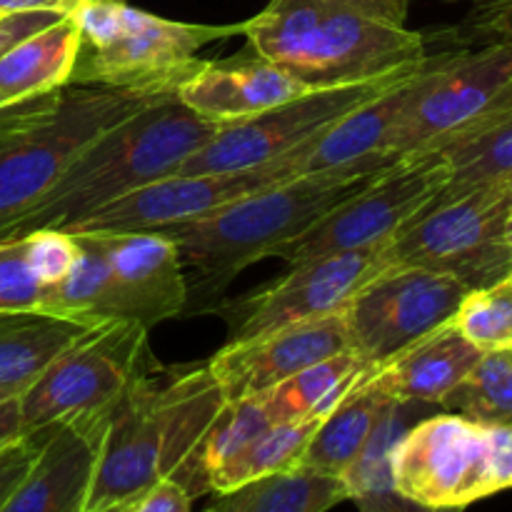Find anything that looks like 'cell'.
<instances>
[{
	"label": "cell",
	"mask_w": 512,
	"mask_h": 512,
	"mask_svg": "<svg viewBox=\"0 0 512 512\" xmlns=\"http://www.w3.org/2000/svg\"><path fill=\"white\" fill-rule=\"evenodd\" d=\"M55 95L58 93H50V95H43V98L28 100V103L13 105V108H3L0 110V128H8V125H18V123H25V120L35 118V115H40L50 103H53Z\"/></svg>",
	"instance_id": "ab89813d"
},
{
	"label": "cell",
	"mask_w": 512,
	"mask_h": 512,
	"mask_svg": "<svg viewBox=\"0 0 512 512\" xmlns=\"http://www.w3.org/2000/svg\"><path fill=\"white\" fill-rule=\"evenodd\" d=\"M398 160L393 155H368L345 168L293 175L225 205L208 218L165 228L163 233L175 240L183 263L198 270L183 313L215 310L228 285L248 265L270 258L275 248L303 235Z\"/></svg>",
	"instance_id": "7a4b0ae2"
},
{
	"label": "cell",
	"mask_w": 512,
	"mask_h": 512,
	"mask_svg": "<svg viewBox=\"0 0 512 512\" xmlns=\"http://www.w3.org/2000/svg\"><path fill=\"white\" fill-rule=\"evenodd\" d=\"M505 243H508L510 255H512V205L508 210V223H505Z\"/></svg>",
	"instance_id": "b9f144b4"
},
{
	"label": "cell",
	"mask_w": 512,
	"mask_h": 512,
	"mask_svg": "<svg viewBox=\"0 0 512 512\" xmlns=\"http://www.w3.org/2000/svg\"><path fill=\"white\" fill-rule=\"evenodd\" d=\"M388 250L390 240L293 265L285 278L268 283L240 300L218 303L213 313L228 323V343H240L303 320L343 313L345 305L375 275L390 268Z\"/></svg>",
	"instance_id": "5bb4252c"
},
{
	"label": "cell",
	"mask_w": 512,
	"mask_h": 512,
	"mask_svg": "<svg viewBox=\"0 0 512 512\" xmlns=\"http://www.w3.org/2000/svg\"><path fill=\"white\" fill-rule=\"evenodd\" d=\"M480 358L483 350L470 343L450 320L400 350L388 363L378 365L373 378L395 403L440 405Z\"/></svg>",
	"instance_id": "ffe728a7"
},
{
	"label": "cell",
	"mask_w": 512,
	"mask_h": 512,
	"mask_svg": "<svg viewBox=\"0 0 512 512\" xmlns=\"http://www.w3.org/2000/svg\"><path fill=\"white\" fill-rule=\"evenodd\" d=\"M108 415L110 410L55 423L38 460L0 512H85Z\"/></svg>",
	"instance_id": "e0dca14e"
},
{
	"label": "cell",
	"mask_w": 512,
	"mask_h": 512,
	"mask_svg": "<svg viewBox=\"0 0 512 512\" xmlns=\"http://www.w3.org/2000/svg\"><path fill=\"white\" fill-rule=\"evenodd\" d=\"M375 373V370H373ZM373 373L365 375L333 410L323 418L315 435L305 448L298 468L315 473L345 478L350 468L360 460L368 448L375 428L383 420L385 410L395 403L390 395L380 390Z\"/></svg>",
	"instance_id": "603a6c76"
},
{
	"label": "cell",
	"mask_w": 512,
	"mask_h": 512,
	"mask_svg": "<svg viewBox=\"0 0 512 512\" xmlns=\"http://www.w3.org/2000/svg\"><path fill=\"white\" fill-rule=\"evenodd\" d=\"M410 0H270L243 23L248 48L310 90L370 83L428 58Z\"/></svg>",
	"instance_id": "6da1fadb"
},
{
	"label": "cell",
	"mask_w": 512,
	"mask_h": 512,
	"mask_svg": "<svg viewBox=\"0 0 512 512\" xmlns=\"http://www.w3.org/2000/svg\"><path fill=\"white\" fill-rule=\"evenodd\" d=\"M150 363L145 325H95L20 393L23 435L80 415L108 413Z\"/></svg>",
	"instance_id": "30bf717a"
},
{
	"label": "cell",
	"mask_w": 512,
	"mask_h": 512,
	"mask_svg": "<svg viewBox=\"0 0 512 512\" xmlns=\"http://www.w3.org/2000/svg\"><path fill=\"white\" fill-rule=\"evenodd\" d=\"M470 288L415 265H390L343 308L350 350L373 368L450 323Z\"/></svg>",
	"instance_id": "4fadbf2b"
},
{
	"label": "cell",
	"mask_w": 512,
	"mask_h": 512,
	"mask_svg": "<svg viewBox=\"0 0 512 512\" xmlns=\"http://www.w3.org/2000/svg\"><path fill=\"white\" fill-rule=\"evenodd\" d=\"M350 500L343 478L308 468L285 470L250 480L230 493L218 495L215 512H328Z\"/></svg>",
	"instance_id": "4316f807"
},
{
	"label": "cell",
	"mask_w": 512,
	"mask_h": 512,
	"mask_svg": "<svg viewBox=\"0 0 512 512\" xmlns=\"http://www.w3.org/2000/svg\"><path fill=\"white\" fill-rule=\"evenodd\" d=\"M98 248L115 280L133 303L145 328L175 318L188 303L183 258L163 230H128V233H83Z\"/></svg>",
	"instance_id": "d6986e66"
},
{
	"label": "cell",
	"mask_w": 512,
	"mask_h": 512,
	"mask_svg": "<svg viewBox=\"0 0 512 512\" xmlns=\"http://www.w3.org/2000/svg\"><path fill=\"white\" fill-rule=\"evenodd\" d=\"M225 405L208 363H150L110 408L85 512L135 503L173 478Z\"/></svg>",
	"instance_id": "3957f363"
},
{
	"label": "cell",
	"mask_w": 512,
	"mask_h": 512,
	"mask_svg": "<svg viewBox=\"0 0 512 512\" xmlns=\"http://www.w3.org/2000/svg\"><path fill=\"white\" fill-rule=\"evenodd\" d=\"M440 408L478 425L512 428V348L483 353L475 368L440 400Z\"/></svg>",
	"instance_id": "4dcf8cb0"
},
{
	"label": "cell",
	"mask_w": 512,
	"mask_h": 512,
	"mask_svg": "<svg viewBox=\"0 0 512 512\" xmlns=\"http://www.w3.org/2000/svg\"><path fill=\"white\" fill-rule=\"evenodd\" d=\"M445 183L448 165L438 150L400 158L358 195L310 225L303 235L275 248L273 255L290 265H300L323 255L388 243L433 203Z\"/></svg>",
	"instance_id": "8fae6325"
},
{
	"label": "cell",
	"mask_w": 512,
	"mask_h": 512,
	"mask_svg": "<svg viewBox=\"0 0 512 512\" xmlns=\"http://www.w3.org/2000/svg\"><path fill=\"white\" fill-rule=\"evenodd\" d=\"M15 395H18V393H13V390L0 388V403H3V400H8V398H15Z\"/></svg>",
	"instance_id": "ee69618b"
},
{
	"label": "cell",
	"mask_w": 512,
	"mask_h": 512,
	"mask_svg": "<svg viewBox=\"0 0 512 512\" xmlns=\"http://www.w3.org/2000/svg\"><path fill=\"white\" fill-rule=\"evenodd\" d=\"M310 93L255 50L230 60H200L198 68L175 88V98L200 118L218 125L238 123L280 103Z\"/></svg>",
	"instance_id": "ac0fdd59"
},
{
	"label": "cell",
	"mask_w": 512,
	"mask_h": 512,
	"mask_svg": "<svg viewBox=\"0 0 512 512\" xmlns=\"http://www.w3.org/2000/svg\"><path fill=\"white\" fill-rule=\"evenodd\" d=\"M453 325L483 353L512 348V275L490 288L470 290Z\"/></svg>",
	"instance_id": "1f68e13d"
},
{
	"label": "cell",
	"mask_w": 512,
	"mask_h": 512,
	"mask_svg": "<svg viewBox=\"0 0 512 512\" xmlns=\"http://www.w3.org/2000/svg\"><path fill=\"white\" fill-rule=\"evenodd\" d=\"M70 15L80 30V53L70 83L143 93H175L200 65V50L243 33V23H180L120 0H85Z\"/></svg>",
	"instance_id": "5b68a950"
},
{
	"label": "cell",
	"mask_w": 512,
	"mask_h": 512,
	"mask_svg": "<svg viewBox=\"0 0 512 512\" xmlns=\"http://www.w3.org/2000/svg\"><path fill=\"white\" fill-rule=\"evenodd\" d=\"M512 178L488 180L453 195H435L390 240V265H415L458 278L470 290L490 288L512 275L505 223Z\"/></svg>",
	"instance_id": "ba28073f"
},
{
	"label": "cell",
	"mask_w": 512,
	"mask_h": 512,
	"mask_svg": "<svg viewBox=\"0 0 512 512\" xmlns=\"http://www.w3.org/2000/svg\"><path fill=\"white\" fill-rule=\"evenodd\" d=\"M53 425L43 430H35V433L20 435L18 440L8 443L5 448H0V510L8 503L10 495L15 493L23 478L28 475V470L33 468V463L38 460L40 450H43L45 440Z\"/></svg>",
	"instance_id": "e575fe53"
},
{
	"label": "cell",
	"mask_w": 512,
	"mask_h": 512,
	"mask_svg": "<svg viewBox=\"0 0 512 512\" xmlns=\"http://www.w3.org/2000/svg\"><path fill=\"white\" fill-rule=\"evenodd\" d=\"M80 53V30L73 15L28 35L0 55V110L70 85Z\"/></svg>",
	"instance_id": "7402d4cb"
},
{
	"label": "cell",
	"mask_w": 512,
	"mask_h": 512,
	"mask_svg": "<svg viewBox=\"0 0 512 512\" xmlns=\"http://www.w3.org/2000/svg\"><path fill=\"white\" fill-rule=\"evenodd\" d=\"M313 143V140H310ZM308 143V145H310ZM308 145L280 155L273 163L238 173H198L168 175L143 185L105 205L98 213L73 228L70 233H128V230H165L173 225L193 223L218 213L225 205L253 195L268 185L298 175V165Z\"/></svg>",
	"instance_id": "9a60e30c"
},
{
	"label": "cell",
	"mask_w": 512,
	"mask_h": 512,
	"mask_svg": "<svg viewBox=\"0 0 512 512\" xmlns=\"http://www.w3.org/2000/svg\"><path fill=\"white\" fill-rule=\"evenodd\" d=\"M93 328L43 310L0 313V388L20 395L65 348Z\"/></svg>",
	"instance_id": "cb8c5ba5"
},
{
	"label": "cell",
	"mask_w": 512,
	"mask_h": 512,
	"mask_svg": "<svg viewBox=\"0 0 512 512\" xmlns=\"http://www.w3.org/2000/svg\"><path fill=\"white\" fill-rule=\"evenodd\" d=\"M410 70L388 75V78L370 80V83L310 90V93L275 105V108L253 115V118L220 125L218 133L203 148L195 150L175 175L238 173V170L273 163L280 155L293 153V150L308 145L323 130H328L335 120L348 115L350 110L363 105L373 95L383 93L388 85H393L395 80L403 78Z\"/></svg>",
	"instance_id": "7c38bea8"
},
{
	"label": "cell",
	"mask_w": 512,
	"mask_h": 512,
	"mask_svg": "<svg viewBox=\"0 0 512 512\" xmlns=\"http://www.w3.org/2000/svg\"><path fill=\"white\" fill-rule=\"evenodd\" d=\"M73 235L80 245L78 260L58 285L48 288L40 310L88 325L140 323L133 303L98 248L83 233Z\"/></svg>",
	"instance_id": "d4e9b609"
},
{
	"label": "cell",
	"mask_w": 512,
	"mask_h": 512,
	"mask_svg": "<svg viewBox=\"0 0 512 512\" xmlns=\"http://www.w3.org/2000/svg\"><path fill=\"white\" fill-rule=\"evenodd\" d=\"M205 512H215V510H205Z\"/></svg>",
	"instance_id": "c3c4849f"
},
{
	"label": "cell",
	"mask_w": 512,
	"mask_h": 512,
	"mask_svg": "<svg viewBox=\"0 0 512 512\" xmlns=\"http://www.w3.org/2000/svg\"><path fill=\"white\" fill-rule=\"evenodd\" d=\"M512 103V40L428 55L388 153L395 158L443 148Z\"/></svg>",
	"instance_id": "9c48e42d"
},
{
	"label": "cell",
	"mask_w": 512,
	"mask_h": 512,
	"mask_svg": "<svg viewBox=\"0 0 512 512\" xmlns=\"http://www.w3.org/2000/svg\"><path fill=\"white\" fill-rule=\"evenodd\" d=\"M350 348L343 313L268 330L240 343H225L208 368L225 400L258 398L300 370Z\"/></svg>",
	"instance_id": "2e32d148"
},
{
	"label": "cell",
	"mask_w": 512,
	"mask_h": 512,
	"mask_svg": "<svg viewBox=\"0 0 512 512\" xmlns=\"http://www.w3.org/2000/svg\"><path fill=\"white\" fill-rule=\"evenodd\" d=\"M190 495L175 480L165 478L155 483L153 488L145 490L133 503L130 512H190Z\"/></svg>",
	"instance_id": "8d00e7d4"
},
{
	"label": "cell",
	"mask_w": 512,
	"mask_h": 512,
	"mask_svg": "<svg viewBox=\"0 0 512 512\" xmlns=\"http://www.w3.org/2000/svg\"><path fill=\"white\" fill-rule=\"evenodd\" d=\"M25 10H58L73 13L75 5L70 0H0V15L25 13Z\"/></svg>",
	"instance_id": "60d3db41"
},
{
	"label": "cell",
	"mask_w": 512,
	"mask_h": 512,
	"mask_svg": "<svg viewBox=\"0 0 512 512\" xmlns=\"http://www.w3.org/2000/svg\"><path fill=\"white\" fill-rule=\"evenodd\" d=\"M20 395L8 398L0 403V448L18 440L23 435V423H20Z\"/></svg>",
	"instance_id": "f35d334b"
},
{
	"label": "cell",
	"mask_w": 512,
	"mask_h": 512,
	"mask_svg": "<svg viewBox=\"0 0 512 512\" xmlns=\"http://www.w3.org/2000/svg\"><path fill=\"white\" fill-rule=\"evenodd\" d=\"M373 370V365L365 363L355 350L348 348L300 370L293 378L283 380L258 398L270 423L328 415Z\"/></svg>",
	"instance_id": "484cf974"
},
{
	"label": "cell",
	"mask_w": 512,
	"mask_h": 512,
	"mask_svg": "<svg viewBox=\"0 0 512 512\" xmlns=\"http://www.w3.org/2000/svg\"><path fill=\"white\" fill-rule=\"evenodd\" d=\"M268 425L273 423H270L260 398L225 400V405L215 415L213 423L208 425L193 453L188 455V460L180 465L178 473L170 480L183 485L190 498L210 493V475L223 468L228 460H233L240 450L248 448Z\"/></svg>",
	"instance_id": "83f0119b"
},
{
	"label": "cell",
	"mask_w": 512,
	"mask_h": 512,
	"mask_svg": "<svg viewBox=\"0 0 512 512\" xmlns=\"http://www.w3.org/2000/svg\"><path fill=\"white\" fill-rule=\"evenodd\" d=\"M23 245L30 270L43 283L45 293L70 273V268H73L80 253V245L75 240V235L70 230L58 228L33 230L30 235H25Z\"/></svg>",
	"instance_id": "836d02e7"
},
{
	"label": "cell",
	"mask_w": 512,
	"mask_h": 512,
	"mask_svg": "<svg viewBox=\"0 0 512 512\" xmlns=\"http://www.w3.org/2000/svg\"><path fill=\"white\" fill-rule=\"evenodd\" d=\"M475 3H490V0H475Z\"/></svg>",
	"instance_id": "7dc6e473"
},
{
	"label": "cell",
	"mask_w": 512,
	"mask_h": 512,
	"mask_svg": "<svg viewBox=\"0 0 512 512\" xmlns=\"http://www.w3.org/2000/svg\"><path fill=\"white\" fill-rule=\"evenodd\" d=\"M30 120H33V118H30ZM25 123H28V120H25ZM18 125H23V123H18ZM13 128H15V125H8V128H0V138H3V135L8 133V130H13Z\"/></svg>",
	"instance_id": "f6af8a7d"
},
{
	"label": "cell",
	"mask_w": 512,
	"mask_h": 512,
	"mask_svg": "<svg viewBox=\"0 0 512 512\" xmlns=\"http://www.w3.org/2000/svg\"><path fill=\"white\" fill-rule=\"evenodd\" d=\"M218 128V123L185 108L175 93L163 95L90 143L38 205L8 230L3 243L33 230L78 228L123 195L178 173Z\"/></svg>",
	"instance_id": "277c9868"
},
{
	"label": "cell",
	"mask_w": 512,
	"mask_h": 512,
	"mask_svg": "<svg viewBox=\"0 0 512 512\" xmlns=\"http://www.w3.org/2000/svg\"><path fill=\"white\" fill-rule=\"evenodd\" d=\"M45 288L30 270L23 238L0 243V313L40 310Z\"/></svg>",
	"instance_id": "d6a6232c"
},
{
	"label": "cell",
	"mask_w": 512,
	"mask_h": 512,
	"mask_svg": "<svg viewBox=\"0 0 512 512\" xmlns=\"http://www.w3.org/2000/svg\"><path fill=\"white\" fill-rule=\"evenodd\" d=\"M170 93L65 85L53 103L0 138V243L90 143Z\"/></svg>",
	"instance_id": "8992f818"
},
{
	"label": "cell",
	"mask_w": 512,
	"mask_h": 512,
	"mask_svg": "<svg viewBox=\"0 0 512 512\" xmlns=\"http://www.w3.org/2000/svg\"><path fill=\"white\" fill-rule=\"evenodd\" d=\"M63 15L68 13H58V10H25V13L0 15V55L8 53L15 43H20L28 35L53 25Z\"/></svg>",
	"instance_id": "d590c367"
},
{
	"label": "cell",
	"mask_w": 512,
	"mask_h": 512,
	"mask_svg": "<svg viewBox=\"0 0 512 512\" xmlns=\"http://www.w3.org/2000/svg\"><path fill=\"white\" fill-rule=\"evenodd\" d=\"M425 60L418 68L395 80L393 85H388L383 93L373 95L363 105L350 110L348 115L335 120L328 130H323L300 158L298 175L345 168V165L358 163L368 155H390V135L398 128L400 118L408 108V100L415 90V80H418Z\"/></svg>",
	"instance_id": "44dd1931"
},
{
	"label": "cell",
	"mask_w": 512,
	"mask_h": 512,
	"mask_svg": "<svg viewBox=\"0 0 512 512\" xmlns=\"http://www.w3.org/2000/svg\"><path fill=\"white\" fill-rule=\"evenodd\" d=\"M70 3H73L75 8H78V5H80V3H85V0H70Z\"/></svg>",
	"instance_id": "bcb514c9"
},
{
	"label": "cell",
	"mask_w": 512,
	"mask_h": 512,
	"mask_svg": "<svg viewBox=\"0 0 512 512\" xmlns=\"http://www.w3.org/2000/svg\"><path fill=\"white\" fill-rule=\"evenodd\" d=\"M395 493L428 510H463L512 488V428L455 413L410 425L390 453Z\"/></svg>",
	"instance_id": "52a82bcc"
},
{
	"label": "cell",
	"mask_w": 512,
	"mask_h": 512,
	"mask_svg": "<svg viewBox=\"0 0 512 512\" xmlns=\"http://www.w3.org/2000/svg\"><path fill=\"white\" fill-rule=\"evenodd\" d=\"M470 28L490 40H512V0H490L480 3L468 20Z\"/></svg>",
	"instance_id": "74e56055"
},
{
	"label": "cell",
	"mask_w": 512,
	"mask_h": 512,
	"mask_svg": "<svg viewBox=\"0 0 512 512\" xmlns=\"http://www.w3.org/2000/svg\"><path fill=\"white\" fill-rule=\"evenodd\" d=\"M323 418L325 415H313V418L268 425L248 448L240 450L233 460H228L223 468L210 475L208 490L215 495H223L250 483V480L295 470Z\"/></svg>",
	"instance_id": "f546056e"
},
{
	"label": "cell",
	"mask_w": 512,
	"mask_h": 512,
	"mask_svg": "<svg viewBox=\"0 0 512 512\" xmlns=\"http://www.w3.org/2000/svg\"><path fill=\"white\" fill-rule=\"evenodd\" d=\"M133 508V503H120V505H110V508H103V510H95V512H130Z\"/></svg>",
	"instance_id": "7bdbcfd3"
},
{
	"label": "cell",
	"mask_w": 512,
	"mask_h": 512,
	"mask_svg": "<svg viewBox=\"0 0 512 512\" xmlns=\"http://www.w3.org/2000/svg\"><path fill=\"white\" fill-rule=\"evenodd\" d=\"M438 153L448 165V183L440 195L512 178V103L445 143Z\"/></svg>",
	"instance_id": "f1b7e54d"
}]
</instances>
